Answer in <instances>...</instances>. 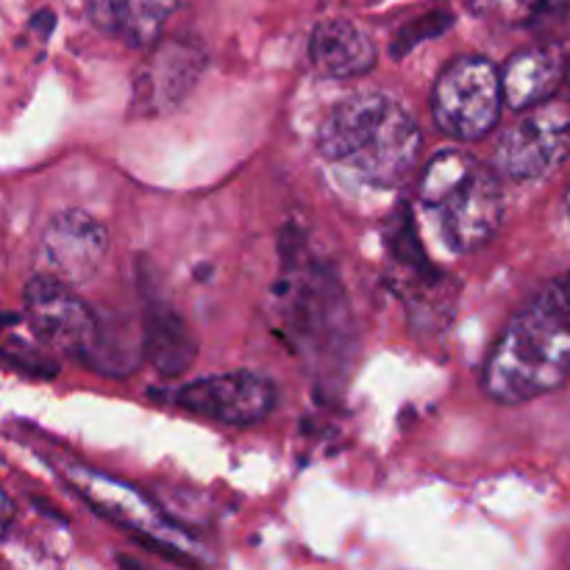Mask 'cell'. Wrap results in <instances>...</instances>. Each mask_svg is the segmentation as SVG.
Instances as JSON below:
<instances>
[{
  "label": "cell",
  "instance_id": "obj_15",
  "mask_svg": "<svg viewBox=\"0 0 570 570\" xmlns=\"http://www.w3.org/2000/svg\"><path fill=\"white\" fill-rule=\"evenodd\" d=\"M501 9L518 26H540L554 17H566L568 0H501Z\"/></svg>",
  "mask_w": 570,
  "mask_h": 570
},
{
  "label": "cell",
  "instance_id": "obj_3",
  "mask_svg": "<svg viewBox=\"0 0 570 570\" xmlns=\"http://www.w3.org/2000/svg\"><path fill=\"white\" fill-rule=\"evenodd\" d=\"M417 195L440 212V228L454 254L484 248L504 220L499 176L462 150H443L423 170Z\"/></svg>",
  "mask_w": 570,
  "mask_h": 570
},
{
  "label": "cell",
  "instance_id": "obj_10",
  "mask_svg": "<svg viewBox=\"0 0 570 570\" xmlns=\"http://www.w3.org/2000/svg\"><path fill=\"white\" fill-rule=\"evenodd\" d=\"M566 78V53L554 45L527 48L507 61L501 72V92L510 109L527 111L532 106L546 104L560 89Z\"/></svg>",
  "mask_w": 570,
  "mask_h": 570
},
{
  "label": "cell",
  "instance_id": "obj_12",
  "mask_svg": "<svg viewBox=\"0 0 570 570\" xmlns=\"http://www.w3.org/2000/svg\"><path fill=\"white\" fill-rule=\"evenodd\" d=\"M178 3L181 0H89V17L109 37L148 48L159 39Z\"/></svg>",
  "mask_w": 570,
  "mask_h": 570
},
{
  "label": "cell",
  "instance_id": "obj_1",
  "mask_svg": "<svg viewBox=\"0 0 570 570\" xmlns=\"http://www.w3.org/2000/svg\"><path fill=\"white\" fill-rule=\"evenodd\" d=\"M570 379V273L546 284L501 332L484 362V393L527 404Z\"/></svg>",
  "mask_w": 570,
  "mask_h": 570
},
{
  "label": "cell",
  "instance_id": "obj_14",
  "mask_svg": "<svg viewBox=\"0 0 570 570\" xmlns=\"http://www.w3.org/2000/svg\"><path fill=\"white\" fill-rule=\"evenodd\" d=\"M148 354L161 373H181L193 362L195 345L173 312H161L148 321Z\"/></svg>",
  "mask_w": 570,
  "mask_h": 570
},
{
  "label": "cell",
  "instance_id": "obj_11",
  "mask_svg": "<svg viewBox=\"0 0 570 570\" xmlns=\"http://www.w3.org/2000/svg\"><path fill=\"white\" fill-rule=\"evenodd\" d=\"M309 59L328 78L365 76L376 65V45L348 20H323L309 37Z\"/></svg>",
  "mask_w": 570,
  "mask_h": 570
},
{
  "label": "cell",
  "instance_id": "obj_4",
  "mask_svg": "<svg viewBox=\"0 0 570 570\" xmlns=\"http://www.w3.org/2000/svg\"><path fill=\"white\" fill-rule=\"evenodd\" d=\"M504 109L501 72L484 56H460L434 81L432 115L440 131L460 142L488 137Z\"/></svg>",
  "mask_w": 570,
  "mask_h": 570
},
{
  "label": "cell",
  "instance_id": "obj_6",
  "mask_svg": "<svg viewBox=\"0 0 570 570\" xmlns=\"http://www.w3.org/2000/svg\"><path fill=\"white\" fill-rule=\"evenodd\" d=\"M26 312L37 337L50 348L76 360H83L98 348V317L78 298L72 284L50 273H39L26 287Z\"/></svg>",
  "mask_w": 570,
  "mask_h": 570
},
{
  "label": "cell",
  "instance_id": "obj_16",
  "mask_svg": "<svg viewBox=\"0 0 570 570\" xmlns=\"http://www.w3.org/2000/svg\"><path fill=\"white\" fill-rule=\"evenodd\" d=\"M11 521H14V504H11L9 495L0 490V540H3L6 532H9Z\"/></svg>",
  "mask_w": 570,
  "mask_h": 570
},
{
  "label": "cell",
  "instance_id": "obj_13",
  "mask_svg": "<svg viewBox=\"0 0 570 570\" xmlns=\"http://www.w3.org/2000/svg\"><path fill=\"white\" fill-rule=\"evenodd\" d=\"M204 56L195 48L184 45H167L154 53V70H150V95L148 98L161 100L167 106H176V100L193 87L198 78Z\"/></svg>",
  "mask_w": 570,
  "mask_h": 570
},
{
  "label": "cell",
  "instance_id": "obj_7",
  "mask_svg": "<svg viewBox=\"0 0 570 570\" xmlns=\"http://www.w3.org/2000/svg\"><path fill=\"white\" fill-rule=\"evenodd\" d=\"M65 476L70 488L89 501L92 510H98L117 527L142 534L148 543L165 546L173 551H189V540L178 529H173V523H167L165 515L131 484H122L120 479L104 476V473H95L81 465L65 468Z\"/></svg>",
  "mask_w": 570,
  "mask_h": 570
},
{
  "label": "cell",
  "instance_id": "obj_9",
  "mask_svg": "<svg viewBox=\"0 0 570 570\" xmlns=\"http://www.w3.org/2000/svg\"><path fill=\"white\" fill-rule=\"evenodd\" d=\"M106 250H109V234L92 215L65 212L45 228L39 259L45 273L78 287L100 271Z\"/></svg>",
  "mask_w": 570,
  "mask_h": 570
},
{
  "label": "cell",
  "instance_id": "obj_18",
  "mask_svg": "<svg viewBox=\"0 0 570 570\" xmlns=\"http://www.w3.org/2000/svg\"><path fill=\"white\" fill-rule=\"evenodd\" d=\"M568 98H570V67H568Z\"/></svg>",
  "mask_w": 570,
  "mask_h": 570
},
{
  "label": "cell",
  "instance_id": "obj_2",
  "mask_svg": "<svg viewBox=\"0 0 570 570\" xmlns=\"http://www.w3.org/2000/svg\"><path fill=\"white\" fill-rule=\"evenodd\" d=\"M421 145L415 117L382 92H356L340 100L317 134L323 159L348 167L379 187L404 181L415 170Z\"/></svg>",
  "mask_w": 570,
  "mask_h": 570
},
{
  "label": "cell",
  "instance_id": "obj_17",
  "mask_svg": "<svg viewBox=\"0 0 570 570\" xmlns=\"http://www.w3.org/2000/svg\"><path fill=\"white\" fill-rule=\"evenodd\" d=\"M566 217H568V223H570V184H568V189H566Z\"/></svg>",
  "mask_w": 570,
  "mask_h": 570
},
{
  "label": "cell",
  "instance_id": "obj_8",
  "mask_svg": "<svg viewBox=\"0 0 570 570\" xmlns=\"http://www.w3.org/2000/svg\"><path fill=\"white\" fill-rule=\"evenodd\" d=\"M176 404L223 426H254L276 406V387L265 376L234 371L187 382L178 387Z\"/></svg>",
  "mask_w": 570,
  "mask_h": 570
},
{
  "label": "cell",
  "instance_id": "obj_5",
  "mask_svg": "<svg viewBox=\"0 0 570 570\" xmlns=\"http://www.w3.org/2000/svg\"><path fill=\"white\" fill-rule=\"evenodd\" d=\"M570 154V106L538 104L501 134L495 145V167L515 181L549 176Z\"/></svg>",
  "mask_w": 570,
  "mask_h": 570
}]
</instances>
